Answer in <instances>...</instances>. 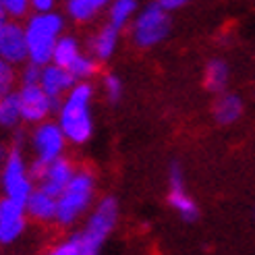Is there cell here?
<instances>
[{"label": "cell", "instance_id": "cell-1", "mask_svg": "<svg viewBox=\"0 0 255 255\" xmlns=\"http://www.w3.org/2000/svg\"><path fill=\"white\" fill-rule=\"evenodd\" d=\"M117 216H119L117 199L106 197L96 208L94 216L89 218V222L85 226V231L73 235L65 243H60L54 249V253L56 255H96L100 251L102 243L106 241V237L110 235V231L114 228Z\"/></svg>", "mask_w": 255, "mask_h": 255}, {"label": "cell", "instance_id": "cell-2", "mask_svg": "<svg viewBox=\"0 0 255 255\" xmlns=\"http://www.w3.org/2000/svg\"><path fill=\"white\" fill-rule=\"evenodd\" d=\"M92 87L87 83L73 85L69 98L60 106V129L73 143H85L92 135V117H89Z\"/></svg>", "mask_w": 255, "mask_h": 255}, {"label": "cell", "instance_id": "cell-3", "mask_svg": "<svg viewBox=\"0 0 255 255\" xmlns=\"http://www.w3.org/2000/svg\"><path fill=\"white\" fill-rule=\"evenodd\" d=\"M62 31V17L56 12H37L25 25L27 37V58L35 65H48L52 60L54 46Z\"/></svg>", "mask_w": 255, "mask_h": 255}, {"label": "cell", "instance_id": "cell-4", "mask_svg": "<svg viewBox=\"0 0 255 255\" xmlns=\"http://www.w3.org/2000/svg\"><path fill=\"white\" fill-rule=\"evenodd\" d=\"M94 193V178L87 172L73 174L69 185L62 189V193L56 197V222L60 226H69L73 224L79 216L85 212V208L92 201Z\"/></svg>", "mask_w": 255, "mask_h": 255}, {"label": "cell", "instance_id": "cell-5", "mask_svg": "<svg viewBox=\"0 0 255 255\" xmlns=\"http://www.w3.org/2000/svg\"><path fill=\"white\" fill-rule=\"evenodd\" d=\"M2 191L4 195L15 199V201H21L25 203L27 197L31 195L33 191V178L25 166V160L21 156L19 147H12L8 154L4 156V162H2Z\"/></svg>", "mask_w": 255, "mask_h": 255}, {"label": "cell", "instance_id": "cell-6", "mask_svg": "<svg viewBox=\"0 0 255 255\" xmlns=\"http://www.w3.org/2000/svg\"><path fill=\"white\" fill-rule=\"evenodd\" d=\"M170 31V19L160 4H151L135 21V42L139 46H154L162 42Z\"/></svg>", "mask_w": 255, "mask_h": 255}, {"label": "cell", "instance_id": "cell-7", "mask_svg": "<svg viewBox=\"0 0 255 255\" xmlns=\"http://www.w3.org/2000/svg\"><path fill=\"white\" fill-rule=\"evenodd\" d=\"M19 104H21V117L27 123H40L52 110L58 108V100H52L40 83L23 85L19 89Z\"/></svg>", "mask_w": 255, "mask_h": 255}, {"label": "cell", "instance_id": "cell-8", "mask_svg": "<svg viewBox=\"0 0 255 255\" xmlns=\"http://www.w3.org/2000/svg\"><path fill=\"white\" fill-rule=\"evenodd\" d=\"M0 58L12 62V65H19V62L27 58L25 27L8 19L0 23Z\"/></svg>", "mask_w": 255, "mask_h": 255}, {"label": "cell", "instance_id": "cell-9", "mask_svg": "<svg viewBox=\"0 0 255 255\" xmlns=\"http://www.w3.org/2000/svg\"><path fill=\"white\" fill-rule=\"evenodd\" d=\"M25 231V203L4 195L0 199V245H10Z\"/></svg>", "mask_w": 255, "mask_h": 255}, {"label": "cell", "instance_id": "cell-10", "mask_svg": "<svg viewBox=\"0 0 255 255\" xmlns=\"http://www.w3.org/2000/svg\"><path fill=\"white\" fill-rule=\"evenodd\" d=\"M65 133H62L60 125L54 123H44L35 129L33 133V147L40 162H52L60 158L62 149H65Z\"/></svg>", "mask_w": 255, "mask_h": 255}, {"label": "cell", "instance_id": "cell-11", "mask_svg": "<svg viewBox=\"0 0 255 255\" xmlns=\"http://www.w3.org/2000/svg\"><path fill=\"white\" fill-rule=\"evenodd\" d=\"M73 178V166L71 162L65 158H56L52 162H48L44 166V172L40 174L35 183H40V189H44L46 193L58 197L62 193V189L69 185Z\"/></svg>", "mask_w": 255, "mask_h": 255}, {"label": "cell", "instance_id": "cell-12", "mask_svg": "<svg viewBox=\"0 0 255 255\" xmlns=\"http://www.w3.org/2000/svg\"><path fill=\"white\" fill-rule=\"evenodd\" d=\"M77 81L73 77V73L67 67H60V65H44L42 69V77H40V85L44 87V92L52 98L58 100L67 89L73 87V83Z\"/></svg>", "mask_w": 255, "mask_h": 255}, {"label": "cell", "instance_id": "cell-13", "mask_svg": "<svg viewBox=\"0 0 255 255\" xmlns=\"http://www.w3.org/2000/svg\"><path fill=\"white\" fill-rule=\"evenodd\" d=\"M170 203L185 220L193 222L197 218V214H199L197 206L193 203V199L185 193V189H183V172H181V168H178V164H172L170 166Z\"/></svg>", "mask_w": 255, "mask_h": 255}, {"label": "cell", "instance_id": "cell-14", "mask_svg": "<svg viewBox=\"0 0 255 255\" xmlns=\"http://www.w3.org/2000/svg\"><path fill=\"white\" fill-rule=\"evenodd\" d=\"M56 208H58L56 197L46 193L44 189H33L27 201H25V212H27L31 218L42 220V222L56 220Z\"/></svg>", "mask_w": 255, "mask_h": 255}, {"label": "cell", "instance_id": "cell-15", "mask_svg": "<svg viewBox=\"0 0 255 255\" xmlns=\"http://www.w3.org/2000/svg\"><path fill=\"white\" fill-rule=\"evenodd\" d=\"M241 110H243V104L241 100L233 94L222 96L214 106V117L220 125H231L241 117Z\"/></svg>", "mask_w": 255, "mask_h": 255}, {"label": "cell", "instance_id": "cell-16", "mask_svg": "<svg viewBox=\"0 0 255 255\" xmlns=\"http://www.w3.org/2000/svg\"><path fill=\"white\" fill-rule=\"evenodd\" d=\"M21 104H19V94H6L0 98V127L4 129H12L21 121Z\"/></svg>", "mask_w": 255, "mask_h": 255}, {"label": "cell", "instance_id": "cell-17", "mask_svg": "<svg viewBox=\"0 0 255 255\" xmlns=\"http://www.w3.org/2000/svg\"><path fill=\"white\" fill-rule=\"evenodd\" d=\"M117 35H119V29L114 27L112 23L108 25V27L102 29V31L98 33V37L94 40V44H92V48H94V54H96L98 58H102V60L110 58V54H112L114 46H117Z\"/></svg>", "mask_w": 255, "mask_h": 255}, {"label": "cell", "instance_id": "cell-18", "mask_svg": "<svg viewBox=\"0 0 255 255\" xmlns=\"http://www.w3.org/2000/svg\"><path fill=\"white\" fill-rule=\"evenodd\" d=\"M79 56V46L73 37H58V42L54 46L52 60L60 67H69L71 62Z\"/></svg>", "mask_w": 255, "mask_h": 255}, {"label": "cell", "instance_id": "cell-19", "mask_svg": "<svg viewBox=\"0 0 255 255\" xmlns=\"http://www.w3.org/2000/svg\"><path fill=\"white\" fill-rule=\"evenodd\" d=\"M228 79V71L222 60H212L206 69V87L210 92H222Z\"/></svg>", "mask_w": 255, "mask_h": 255}, {"label": "cell", "instance_id": "cell-20", "mask_svg": "<svg viewBox=\"0 0 255 255\" xmlns=\"http://www.w3.org/2000/svg\"><path fill=\"white\" fill-rule=\"evenodd\" d=\"M67 8H69V15L73 19L87 21V19H92L96 12H98L100 4L96 2V0H69Z\"/></svg>", "mask_w": 255, "mask_h": 255}, {"label": "cell", "instance_id": "cell-21", "mask_svg": "<svg viewBox=\"0 0 255 255\" xmlns=\"http://www.w3.org/2000/svg\"><path fill=\"white\" fill-rule=\"evenodd\" d=\"M135 10V0H117L110 8V23L117 29H121Z\"/></svg>", "mask_w": 255, "mask_h": 255}, {"label": "cell", "instance_id": "cell-22", "mask_svg": "<svg viewBox=\"0 0 255 255\" xmlns=\"http://www.w3.org/2000/svg\"><path fill=\"white\" fill-rule=\"evenodd\" d=\"M67 69L73 73V77H75V79H87V77H92V75L96 73L94 60H92V58H85V56H81V54L75 58Z\"/></svg>", "mask_w": 255, "mask_h": 255}, {"label": "cell", "instance_id": "cell-23", "mask_svg": "<svg viewBox=\"0 0 255 255\" xmlns=\"http://www.w3.org/2000/svg\"><path fill=\"white\" fill-rule=\"evenodd\" d=\"M12 85H15V69H12V62L0 58V98L10 94Z\"/></svg>", "mask_w": 255, "mask_h": 255}, {"label": "cell", "instance_id": "cell-24", "mask_svg": "<svg viewBox=\"0 0 255 255\" xmlns=\"http://www.w3.org/2000/svg\"><path fill=\"white\" fill-rule=\"evenodd\" d=\"M0 6L8 17H23L29 8V0H0Z\"/></svg>", "mask_w": 255, "mask_h": 255}, {"label": "cell", "instance_id": "cell-25", "mask_svg": "<svg viewBox=\"0 0 255 255\" xmlns=\"http://www.w3.org/2000/svg\"><path fill=\"white\" fill-rule=\"evenodd\" d=\"M104 87H106V94H108L110 102H117L121 98V94H123V83L117 77H112V75L104 79Z\"/></svg>", "mask_w": 255, "mask_h": 255}, {"label": "cell", "instance_id": "cell-26", "mask_svg": "<svg viewBox=\"0 0 255 255\" xmlns=\"http://www.w3.org/2000/svg\"><path fill=\"white\" fill-rule=\"evenodd\" d=\"M40 77H42V67L35 65V62H29V67H25L23 71V85L40 83Z\"/></svg>", "mask_w": 255, "mask_h": 255}, {"label": "cell", "instance_id": "cell-27", "mask_svg": "<svg viewBox=\"0 0 255 255\" xmlns=\"http://www.w3.org/2000/svg\"><path fill=\"white\" fill-rule=\"evenodd\" d=\"M29 4L35 8V12H50L54 6V0H29Z\"/></svg>", "mask_w": 255, "mask_h": 255}, {"label": "cell", "instance_id": "cell-28", "mask_svg": "<svg viewBox=\"0 0 255 255\" xmlns=\"http://www.w3.org/2000/svg\"><path fill=\"white\" fill-rule=\"evenodd\" d=\"M187 0H158V4L164 8V10H174L178 6H183Z\"/></svg>", "mask_w": 255, "mask_h": 255}, {"label": "cell", "instance_id": "cell-29", "mask_svg": "<svg viewBox=\"0 0 255 255\" xmlns=\"http://www.w3.org/2000/svg\"><path fill=\"white\" fill-rule=\"evenodd\" d=\"M4 17H6V12L2 10V6H0V23H2V21H4Z\"/></svg>", "mask_w": 255, "mask_h": 255}, {"label": "cell", "instance_id": "cell-30", "mask_svg": "<svg viewBox=\"0 0 255 255\" xmlns=\"http://www.w3.org/2000/svg\"><path fill=\"white\" fill-rule=\"evenodd\" d=\"M96 2H98V4H100V8H102V6H104V4L108 2V0H96Z\"/></svg>", "mask_w": 255, "mask_h": 255}]
</instances>
